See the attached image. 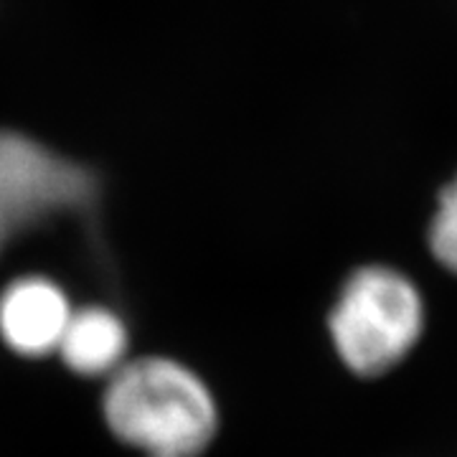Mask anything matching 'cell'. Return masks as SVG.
Segmentation results:
<instances>
[{
	"instance_id": "6da1fadb",
	"label": "cell",
	"mask_w": 457,
	"mask_h": 457,
	"mask_svg": "<svg viewBox=\"0 0 457 457\" xmlns=\"http://www.w3.org/2000/svg\"><path fill=\"white\" fill-rule=\"evenodd\" d=\"M104 420L147 457H198L216 435V404L206 384L179 361H125L107 384Z\"/></svg>"
},
{
	"instance_id": "7a4b0ae2",
	"label": "cell",
	"mask_w": 457,
	"mask_h": 457,
	"mask_svg": "<svg viewBox=\"0 0 457 457\" xmlns=\"http://www.w3.org/2000/svg\"><path fill=\"white\" fill-rule=\"evenodd\" d=\"M328 323L343 363L353 374L371 378L392 371L417 345L425 328V305L402 272L363 267L343 285Z\"/></svg>"
},
{
	"instance_id": "3957f363",
	"label": "cell",
	"mask_w": 457,
	"mask_h": 457,
	"mask_svg": "<svg viewBox=\"0 0 457 457\" xmlns=\"http://www.w3.org/2000/svg\"><path fill=\"white\" fill-rule=\"evenodd\" d=\"M97 179L23 132L0 130V252L59 213H89Z\"/></svg>"
},
{
	"instance_id": "277c9868",
	"label": "cell",
	"mask_w": 457,
	"mask_h": 457,
	"mask_svg": "<svg viewBox=\"0 0 457 457\" xmlns=\"http://www.w3.org/2000/svg\"><path fill=\"white\" fill-rule=\"evenodd\" d=\"M69 315L66 295L46 278H21L0 295V336L21 356L56 351Z\"/></svg>"
},
{
	"instance_id": "5b68a950",
	"label": "cell",
	"mask_w": 457,
	"mask_h": 457,
	"mask_svg": "<svg viewBox=\"0 0 457 457\" xmlns=\"http://www.w3.org/2000/svg\"><path fill=\"white\" fill-rule=\"evenodd\" d=\"M56 351L74 374L112 376L128 356V328L107 308L71 311Z\"/></svg>"
},
{
	"instance_id": "8992f818",
	"label": "cell",
	"mask_w": 457,
	"mask_h": 457,
	"mask_svg": "<svg viewBox=\"0 0 457 457\" xmlns=\"http://www.w3.org/2000/svg\"><path fill=\"white\" fill-rule=\"evenodd\" d=\"M429 246L435 260L457 275V179L442 191L440 206L429 227Z\"/></svg>"
}]
</instances>
